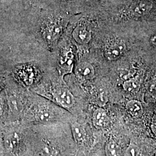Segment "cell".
I'll list each match as a JSON object with an SVG mask.
<instances>
[{
    "label": "cell",
    "mask_w": 156,
    "mask_h": 156,
    "mask_svg": "<svg viewBox=\"0 0 156 156\" xmlns=\"http://www.w3.org/2000/svg\"><path fill=\"white\" fill-rule=\"evenodd\" d=\"M149 91L151 95L156 97V80L151 84V86L149 87Z\"/></svg>",
    "instance_id": "19"
},
{
    "label": "cell",
    "mask_w": 156,
    "mask_h": 156,
    "mask_svg": "<svg viewBox=\"0 0 156 156\" xmlns=\"http://www.w3.org/2000/svg\"><path fill=\"white\" fill-rule=\"evenodd\" d=\"M53 67L63 78L73 73L75 67V55L73 44L66 42L58 44L56 49L51 53Z\"/></svg>",
    "instance_id": "6"
},
{
    "label": "cell",
    "mask_w": 156,
    "mask_h": 156,
    "mask_svg": "<svg viewBox=\"0 0 156 156\" xmlns=\"http://www.w3.org/2000/svg\"><path fill=\"white\" fill-rule=\"evenodd\" d=\"M69 124L76 147V156H87V152L91 147L92 140L87 123L83 118L75 117Z\"/></svg>",
    "instance_id": "7"
},
{
    "label": "cell",
    "mask_w": 156,
    "mask_h": 156,
    "mask_svg": "<svg viewBox=\"0 0 156 156\" xmlns=\"http://www.w3.org/2000/svg\"><path fill=\"white\" fill-rule=\"evenodd\" d=\"M126 108L128 112L134 117H140L143 114V107L140 101L131 100L126 104Z\"/></svg>",
    "instance_id": "14"
},
{
    "label": "cell",
    "mask_w": 156,
    "mask_h": 156,
    "mask_svg": "<svg viewBox=\"0 0 156 156\" xmlns=\"http://www.w3.org/2000/svg\"><path fill=\"white\" fill-rule=\"evenodd\" d=\"M105 153L106 156H122V150L115 140L110 139L105 146Z\"/></svg>",
    "instance_id": "13"
},
{
    "label": "cell",
    "mask_w": 156,
    "mask_h": 156,
    "mask_svg": "<svg viewBox=\"0 0 156 156\" xmlns=\"http://www.w3.org/2000/svg\"><path fill=\"white\" fill-rule=\"evenodd\" d=\"M152 8L151 2L147 0H139L131 4L129 7L130 13L136 16H142L147 14Z\"/></svg>",
    "instance_id": "10"
},
{
    "label": "cell",
    "mask_w": 156,
    "mask_h": 156,
    "mask_svg": "<svg viewBox=\"0 0 156 156\" xmlns=\"http://www.w3.org/2000/svg\"><path fill=\"white\" fill-rule=\"evenodd\" d=\"M91 123L96 129L104 130L108 128L111 123V119L104 107L97 108L91 115Z\"/></svg>",
    "instance_id": "8"
},
{
    "label": "cell",
    "mask_w": 156,
    "mask_h": 156,
    "mask_svg": "<svg viewBox=\"0 0 156 156\" xmlns=\"http://www.w3.org/2000/svg\"><path fill=\"white\" fill-rule=\"evenodd\" d=\"M73 39L79 45H85L89 42L91 38V34L84 27H79L73 33Z\"/></svg>",
    "instance_id": "12"
},
{
    "label": "cell",
    "mask_w": 156,
    "mask_h": 156,
    "mask_svg": "<svg viewBox=\"0 0 156 156\" xmlns=\"http://www.w3.org/2000/svg\"><path fill=\"white\" fill-rule=\"evenodd\" d=\"M74 117L65 109L29 90L27 104L21 122L27 125L69 123Z\"/></svg>",
    "instance_id": "3"
},
{
    "label": "cell",
    "mask_w": 156,
    "mask_h": 156,
    "mask_svg": "<svg viewBox=\"0 0 156 156\" xmlns=\"http://www.w3.org/2000/svg\"><path fill=\"white\" fill-rule=\"evenodd\" d=\"M154 42H155V43H156V37H155V39H154Z\"/></svg>",
    "instance_id": "22"
},
{
    "label": "cell",
    "mask_w": 156,
    "mask_h": 156,
    "mask_svg": "<svg viewBox=\"0 0 156 156\" xmlns=\"http://www.w3.org/2000/svg\"><path fill=\"white\" fill-rule=\"evenodd\" d=\"M151 129L153 131V132L154 133V134L156 135V123H154L152 124L151 126Z\"/></svg>",
    "instance_id": "21"
},
{
    "label": "cell",
    "mask_w": 156,
    "mask_h": 156,
    "mask_svg": "<svg viewBox=\"0 0 156 156\" xmlns=\"http://www.w3.org/2000/svg\"><path fill=\"white\" fill-rule=\"evenodd\" d=\"M94 103L99 107H105L109 101V92L106 87L100 85L95 88L93 94Z\"/></svg>",
    "instance_id": "11"
},
{
    "label": "cell",
    "mask_w": 156,
    "mask_h": 156,
    "mask_svg": "<svg viewBox=\"0 0 156 156\" xmlns=\"http://www.w3.org/2000/svg\"><path fill=\"white\" fill-rule=\"evenodd\" d=\"M5 156H34L30 125L22 122L1 127Z\"/></svg>",
    "instance_id": "4"
},
{
    "label": "cell",
    "mask_w": 156,
    "mask_h": 156,
    "mask_svg": "<svg viewBox=\"0 0 156 156\" xmlns=\"http://www.w3.org/2000/svg\"><path fill=\"white\" fill-rule=\"evenodd\" d=\"M138 148L135 145H129L124 156H138Z\"/></svg>",
    "instance_id": "16"
},
{
    "label": "cell",
    "mask_w": 156,
    "mask_h": 156,
    "mask_svg": "<svg viewBox=\"0 0 156 156\" xmlns=\"http://www.w3.org/2000/svg\"><path fill=\"white\" fill-rule=\"evenodd\" d=\"M0 156H5V149H4L3 140H2V131H1V128H0Z\"/></svg>",
    "instance_id": "17"
},
{
    "label": "cell",
    "mask_w": 156,
    "mask_h": 156,
    "mask_svg": "<svg viewBox=\"0 0 156 156\" xmlns=\"http://www.w3.org/2000/svg\"><path fill=\"white\" fill-rule=\"evenodd\" d=\"M6 84V76H0V94L5 89Z\"/></svg>",
    "instance_id": "18"
},
{
    "label": "cell",
    "mask_w": 156,
    "mask_h": 156,
    "mask_svg": "<svg viewBox=\"0 0 156 156\" xmlns=\"http://www.w3.org/2000/svg\"><path fill=\"white\" fill-rule=\"evenodd\" d=\"M30 91L52 101L75 117H83L82 100L73 93L64 78L54 68L48 69L39 83Z\"/></svg>",
    "instance_id": "2"
},
{
    "label": "cell",
    "mask_w": 156,
    "mask_h": 156,
    "mask_svg": "<svg viewBox=\"0 0 156 156\" xmlns=\"http://www.w3.org/2000/svg\"><path fill=\"white\" fill-rule=\"evenodd\" d=\"M140 82L135 79L128 80L123 83L124 90L129 93L137 92L140 89Z\"/></svg>",
    "instance_id": "15"
},
{
    "label": "cell",
    "mask_w": 156,
    "mask_h": 156,
    "mask_svg": "<svg viewBox=\"0 0 156 156\" xmlns=\"http://www.w3.org/2000/svg\"><path fill=\"white\" fill-rule=\"evenodd\" d=\"M5 76V93L8 110V123L20 122L27 104L29 90L16 83L8 74H6Z\"/></svg>",
    "instance_id": "5"
},
{
    "label": "cell",
    "mask_w": 156,
    "mask_h": 156,
    "mask_svg": "<svg viewBox=\"0 0 156 156\" xmlns=\"http://www.w3.org/2000/svg\"><path fill=\"white\" fill-rule=\"evenodd\" d=\"M126 50V45L122 42L107 44L104 50V55L108 61H114L122 56Z\"/></svg>",
    "instance_id": "9"
},
{
    "label": "cell",
    "mask_w": 156,
    "mask_h": 156,
    "mask_svg": "<svg viewBox=\"0 0 156 156\" xmlns=\"http://www.w3.org/2000/svg\"><path fill=\"white\" fill-rule=\"evenodd\" d=\"M75 156H76V155H75Z\"/></svg>",
    "instance_id": "23"
},
{
    "label": "cell",
    "mask_w": 156,
    "mask_h": 156,
    "mask_svg": "<svg viewBox=\"0 0 156 156\" xmlns=\"http://www.w3.org/2000/svg\"><path fill=\"white\" fill-rule=\"evenodd\" d=\"M34 156H75L77 151L69 123L30 125Z\"/></svg>",
    "instance_id": "1"
},
{
    "label": "cell",
    "mask_w": 156,
    "mask_h": 156,
    "mask_svg": "<svg viewBox=\"0 0 156 156\" xmlns=\"http://www.w3.org/2000/svg\"><path fill=\"white\" fill-rule=\"evenodd\" d=\"M57 2L59 4H61V5H62V4L67 5V4H72L73 2V0H56Z\"/></svg>",
    "instance_id": "20"
}]
</instances>
